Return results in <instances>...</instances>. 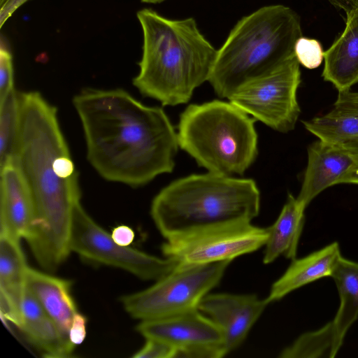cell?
I'll use <instances>...</instances> for the list:
<instances>
[{
  "instance_id": "6da1fadb",
  "label": "cell",
  "mask_w": 358,
  "mask_h": 358,
  "mask_svg": "<svg viewBox=\"0 0 358 358\" xmlns=\"http://www.w3.org/2000/svg\"><path fill=\"white\" fill-rule=\"evenodd\" d=\"M15 164L29 189L33 218L25 239L40 266L55 271L68 257L78 176L60 128L57 108L41 93H19Z\"/></svg>"
},
{
  "instance_id": "7a4b0ae2",
  "label": "cell",
  "mask_w": 358,
  "mask_h": 358,
  "mask_svg": "<svg viewBox=\"0 0 358 358\" xmlns=\"http://www.w3.org/2000/svg\"><path fill=\"white\" fill-rule=\"evenodd\" d=\"M87 157L105 180L136 187L171 173L179 145L165 111L122 89H86L73 99Z\"/></svg>"
},
{
  "instance_id": "3957f363",
  "label": "cell",
  "mask_w": 358,
  "mask_h": 358,
  "mask_svg": "<svg viewBox=\"0 0 358 358\" xmlns=\"http://www.w3.org/2000/svg\"><path fill=\"white\" fill-rule=\"evenodd\" d=\"M137 17L143 45L134 85L163 106L187 103L194 90L208 80L217 50L193 17L171 20L150 8L139 10Z\"/></svg>"
},
{
  "instance_id": "277c9868",
  "label": "cell",
  "mask_w": 358,
  "mask_h": 358,
  "mask_svg": "<svg viewBox=\"0 0 358 358\" xmlns=\"http://www.w3.org/2000/svg\"><path fill=\"white\" fill-rule=\"evenodd\" d=\"M302 36L299 15L278 4L242 17L217 56L208 82L216 95L229 98L247 83L266 76L295 56Z\"/></svg>"
},
{
  "instance_id": "5b68a950",
  "label": "cell",
  "mask_w": 358,
  "mask_h": 358,
  "mask_svg": "<svg viewBox=\"0 0 358 358\" xmlns=\"http://www.w3.org/2000/svg\"><path fill=\"white\" fill-rule=\"evenodd\" d=\"M260 209L256 182L211 172L177 179L162 189L150 208L165 239L194 229L251 222Z\"/></svg>"
},
{
  "instance_id": "8992f818",
  "label": "cell",
  "mask_w": 358,
  "mask_h": 358,
  "mask_svg": "<svg viewBox=\"0 0 358 358\" xmlns=\"http://www.w3.org/2000/svg\"><path fill=\"white\" fill-rule=\"evenodd\" d=\"M179 148L208 172L243 175L258 153L252 117L221 100L189 105L178 124Z\"/></svg>"
},
{
  "instance_id": "52a82bcc",
  "label": "cell",
  "mask_w": 358,
  "mask_h": 358,
  "mask_svg": "<svg viewBox=\"0 0 358 358\" xmlns=\"http://www.w3.org/2000/svg\"><path fill=\"white\" fill-rule=\"evenodd\" d=\"M231 261L178 264L151 287L122 296L124 310L143 320L197 309L201 299L221 281Z\"/></svg>"
},
{
  "instance_id": "ba28073f",
  "label": "cell",
  "mask_w": 358,
  "mask_h": 358,
  "mask_svg": "<svg viewBox=\"0 0 358 358\" xmlns=\"http://www.w3.org/2000/svg\"><path fill=\"white\" fill-rule=\"evenodd\" d=\"M268 228L251 222H236L203 227L166 239L163 255L178 264H203L232 261L264 247Z\"/></svg>"
},
{
  "instance_id": "9c48e42d",
  "label": "cell",
  "mask_w": 358,
  "mask_h": 358,
  "mask_svg": "<svg viewBox=\"0 0 358 358\" xmlns=\"http://www.w3.org/2000/svg\"><path fill=\"white\" fill-rule=\"evenodd\" d=\"M296 56L269 74L237 90L229 101L273 130L287 133L299 120L297 91L301 82Z\"/></svg>"
},
{
  "instance_id": "30bf717a",
  "label": "cell",
  "mask_w": 358,
  "mask_h": 358,
  "mask_svg": "<svg viewBox=\"0 0 358 358\" xmlns=\"http://www.w3.org/2000/svg\"><path fill=\"white\" fill-rule=\"evenodd\" d=\"M70 250L92 263L121 268L145 280H158L172 271L177 263L130 246L115 243L87 214L80 202L75 208Z\"/></svg>"
},
{
  "instance_id": "8fae6325",
  "label": "cell",
  "mask_w": 358,
  "mask_h": 358,
  "mask_svg": "<svg viewBox=\"0 0 358 358\" xmlns=\"http://www.w3.org/2000/svg\"><path fill=\"white\" fill-rule=\"evenodd\" d=\"M136 331L145 338L158 339L173 347L175 357L220 358L227 354L222 331L198 308L141 321Z\"/></svg>"
},
{
  "instance_id": "7c38bea8",
  "label": "cell",
  "mask_w": 358,
  "mask_h": 358,
  "mask_svg": "<svg viewBox=\"0 0 358 358\" xmlns=\"http://www.w3.org/2000/svg\"><path fill=\"white\" fill-rule=\"evenodd\" d=\"M339 295L334 319L318 330L308 332L313 351L320 357H334L347 332L358 319V262L341 257L331 275Z\"/></svg>"
},
{
  "instance_id": "4fadbf2b",
  "label": "cell",
  "mask_w": 358,
  "mask_h": 358,
  "mask_svg": "<svg viewBox=\"0 0 358 358\" xmlns=\"http://www.w3.org/2000/svg\"><path fill=\"white\" fill-rule=\"evenodd\" d=\"M268 303L254 294L208 293L198 309L222 331L227 355L244 341Z\"/></svg>"
},
{
  "instance_id": "5bb4252c",
  "label": "cell",
  "mask_w": 358,
  "mask_h": 358,
  "mask_svg": "<svg viewBox=\"0 0 358 358\" xmlns=\"http://www.w3.org/2000/svg\"><path fill=\"white\" fill-rule=\"evenodd\" d=\"M308 162L297 200L307 207L321 192L338 185L357 156L343 145L317 140L308 148Z\"/></svg>"
},
{
  "instance_id": "9a60e30c",
  "label": "cell",
  "mask_w": 358,
  "mask_h": 358,
  "mask_svg": "<svg viewBox=\"0 0 358 358\" xmlns=\"http://www.w3.org/2000/svg\"><path fill=\"white\" fill-rule=\"evenodd\" d=\"M29 266L20 239L0 232V313L20 329Z\"/></svg>"
},
{
  "instance_id": "2e32d148",
  "label": "cell",
  "mask_w": 358,
  "mask_h": 358,
  "mask_svg": "<svg viewBox=\"0 0 358 358\" xmlns=\"http://www.w3.org/2000/svg\"><path fill=\"white\" fill-rule=\"evenodd\" d=\"M0 232L27 238L33 218L28 186L15 162L0 169Z\"/></svg>"
},
{
  "instance_id": "e0dca14e",
  "label": "cell",
  "mask_w": 358,
  "mask_h": 358,
  "mask_svg": "<svg viewBox=\"0 0 358 358\" xmlns=\"http://www.w3.org/2000/svg\"><path fill=\"white\" fill-rule=\"evenodd\" d=\"M341 36L324 52V80L338 92L351 90L358 83V8L346 15Z\"/></svg>"
},
{
  "instance_id": "ac0fdd59",
  "label": "cell",
  "mask_w": 358,
  "mask_h": 358,
  "mask_svg": "<svg viewBox=\"0 0 358 358\" xmlns=\"http://www.w3.org/2000/svg\"><path fill=\"white\" fill-rule=\"evenodd\" d=\"M341 256L338 243L334 242L302 258H295L272 285L266 300L268 303L279 301L303 286L331 277Z\"/></svg>"
},
{
  "instance_id": "d6986e66",
  "label": "cell",
  "mask_w": 358,
  "mask_h": 358,
  "mask_svg": "<svg viewBox=\"0 0 358 358\" xmlns=\"http://www.w3.org/2000/svg\"><path fill=\"white\" fill-rule=\"evenodd\" d=\"M20 330L45 357L66 358L72 357L74 352L76 345L61 331L27 287L22 303Z\"/></svg>"
},
{
  "instance_id": "ffe728a7",
  "label": "cell",
  "mask_w": 358,
  "mask_h": 358,
  "mask_svg": "<svg viewBox=\"0 0 358 358\" xmlns=\"http://www.w3.org/2000/svg\"><path fill=\"white\" fill-rule=\"evenodd\" d=\"M27 287L61 331L69 337L73 317L78 313L71 293L72 282L29 266Z\"/></svg>"
},
{
  "instance_id": "44dd1931",
  "label": "cell",
  "mask_w": 358,
  "mask_h": 358,
  "mask_svg": "<svg viewBox=\"0 0 358 358\" xmlns=\"http://www.w3.org/2000/svg\"><path fill=\"white\" fill-rule=\"evenodd\" d=\"M306 207L289 193L275 222L268 227V238L264 245L263 262H273L280 255L294 259L301 235Z\"/></svg>"
},
{
  "instance_id": "7402d4cb",
  "label": "cell",
  "mask_w": 358,
  "mask_h": 358,
  "mask_svg": "<svg viewBox=\"0 0 358 358\" xmlns=\"http://www.w3.org/2000/svg\"><path fill=\"white\" fill-rule=\"evenodd\" d=\"M305 129L319 140L343 145L358 141V115L334 108L325 115L302 122Z\"/></svg>"
},
{
  "instance_id": "603a6c76",
  "label": "cell",
  "mask_w": 358,
  "mask_h": 358,
  "mask_svg": "<svg viewBox=\"0 0 358 358\" xmlns=\"http://www.w3.org/2000/svg\"><path fill=\"white\" fill-rule=\"evenodd\" d=\"M19 127V92L0 101V169L14 162Z\"/></svg>"
},
{
  "instance_id": "cb8c5ba5",
  "label": "cell",
  "mask_w": 358,
  "mask_h": 358,
  "mask_svg": "<svg viewBox=\"0 0 358 358\" xmlns=\"http://www.w3.org/2000/svg\"><path fill=\"white\" fill-rule=\"evenodd\" d=\"M294 54L299 64L309 69L320 66L324 59L320 43L316 39L303 36L295 43Z\"/></svg>"
},
{
  "instance_id": "d4e9b609",
  "label": "cell",
  "mask_w": 358,
  "mask_h": 358,
  "mask_svg": "<svg viewBox=\"0 0 358 358\" xmlns=\"http://www.w3.org/2000/svg\"><path fill=\"white\" fill-rule=\"evenodd\" d=\"M13 76L12 55L6 48L1 46L0 49V101L15 90Z\"/></svg>"
},
{
  "instance_id": "484cf974",
  "label": "cell",
  "mask_w": 358,
  "mask_h": 358,
  "mask_svg": "<svg viewBox=\"0 0 358 358\" xmlns=\"http://www.w3.org/2000/svg\"><path fill=\"white\" fill-rule=\"evenodd\" d=\"M143 346L134 355L135 358H173L176 349L166 343L155 339L145 338Z\"/></svg>"
},
{
  "instance_id": "4316f807",
  "label": "cell",
  "mask_w": 358,
  "mask_h": 358,
  "mask_svg": "<svg viewBox=\"0 0 358 358\" xmlns=\"http://www.w3.org/2000/svg\"><path fill=\"white\" fill-rule=\"evenodd\" d=\"M334 106L337 111L358 115V92H339Z\"/></svg>"
},
{
  "instance_id": "83f0119b",
  "label": "cell",
  "mask_w": 358,
  "mask_h": 358,
  "mask_svg": "<svg viewBox=\"0 0 358 358\" xmlns=\"http://www.w3.org/2000/svg\"><path fill=\"white\" fill-rule=\"evenodd\" d=\"M87 321L86 317L78 312L73 317L69 336L71 342L76 346L85 339Z\"/></svg>"
},
{
  "instance_id": "f1b7e54d",
  "label": "cell",
  "mask_w": 358,
  "mask_h": 358,
  "mask_svg": "<svg viewBox=\"0 0 358 358\" xmlns=\"http://www.w3.org/2000/svg\"><path fill=\"white\" fill-rule=\"evenodd\" d=\"M110 234L115 243L126 247L129 246L135 238V233L132 228L124 224L114 227Z\"/></svg>"
},
{
  "instance_id": "f546056e",
  "label": "cell",
  "mask_w": 358,
  "mask_h": 358,
  "mask_svg": "<svg viewBox=\"0 0 358 358\" xmlns=\"http://www.w3.org/2000/svg\"><path fill=\"white\" fill-rule=\"evenodd\" d=\"M27 1L29 0H0V27H1L13 13Z\"/></svg>"
},
{
  "instance_id": "4dcf8cb0",
  "label": "cell",
  "mask_w": 358,
  "mask_h": 358,
  "mask_svg": "<svg viewBox=\"0 0 358 358\" xmlns=\"http://www.w3.org/2000/svg\"><path fill=\"white\" fill-rule=\"evenodd\" d=\"M334 6L338 8L345 14H348L358 8V0H328Z\"/></svg>"
},
{
  "instance_id": "1f68e13d",
  "label": "cell",
  "mask_w": 358,
  "mask_h": 358,
  "mask_svg": "<svg viewBox=\"0 0 358 358\" xmlns=\"http://www.w3.org/2000/svg\"><path fill=\"white\" fill-rule=\"evenodd\" d=\"M338 184H355V185H358V156H357V160L355 162V164L339 180Z\"/></svg>"
},
{
  "instance_id": "d6a6232c",
  "label": "cell",
  "mask_w": 358,
  "mask_h": 358,
  "mask_svg": "<svg viewBox=\"0 0 358 358\" xmlns=\"http://www.w3.org/2000/svg\"><path fill=\"white\" fill-rule=\"evenodd\" d=\"M343 146L351 153L358 156V141L345 144Z\"/></svg>"
},
{
  "instance_id": "836d02e7",
  "label": "cell",
  "mask_w": 358,
  "mask_h": 358,
  "mask_svg": "<svg viewBox=\"0 0 358 358\" xmlns=\"http://www.w3.org/2000/svg\"><path fill=\"white\" fill-rule=\"evenodd\" d=\"M164 1H165V0H141L142 2L150 3H157L162 2Z\"/></svg>"
}]
</instances>
